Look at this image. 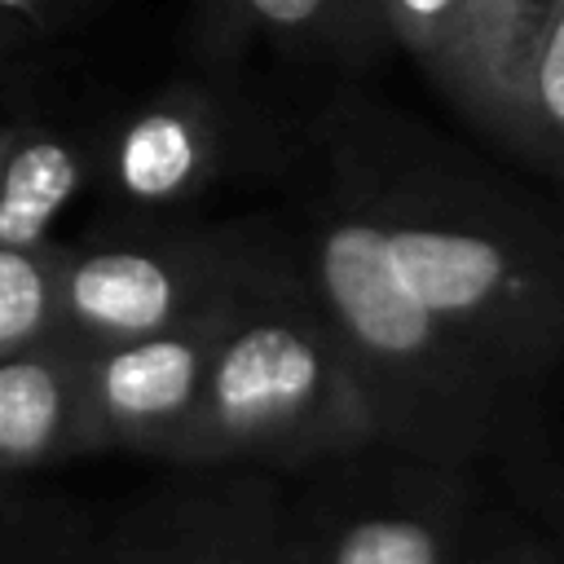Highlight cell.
<instances>
[{
    "instance_id": "obj_16",
    "label": "cell",
    "mask_w": 564,
    "mask_h": 564,
    "mask_svg": "<svg viewBox=\"0 0 564 564\" xmlns=\"http://www.w3.org/2000/svg\"><path fill=\"white\" fill-rule=\"evenodd\" d=\"M97 0H0V75L35 62L40 48L62 40Z\"/></svg>"
},
{
    "instance_id": "obj_2",
    "label": "cell",
    "mask_w": 564,
    "mask_h": 564,
    "mask_svg": "<svg viewBox=\"0 0 564 564\" xmlns=\"http://www.w3.org/2000/svg\"><path fill=\"white\" fill-rule=\"evenodd\" d=\"M295 176V207L282 216L291 264L361 383L379 445L463 467L494 458L524 410L494 370L401 286L375 220L300 150Z\"/></svg>"
},
{
    "instance_id": "obj_8",
    "label": "cell",
    "mask_w": 564,
    "mask_h": 564,
    "mask_svg": "<svg viewBox=\"0 0 564 564\" xmlns=\"http://www.w3.org/2000/svg\"><path fill=\"white\" fill-rule=\"evenodd\" d=\"M282 485L247 471L141 507L62 564H286Z\"/></svg>"
},
{
    "instance_id": "obj_4",
    "label": "cell",
    "mask_w": 564,
    "mask_h": 564,
    "mask_svg": "<svg viewBox=\"0 0 564 564\" xmlns=\"http://www.w3.org/2000/svg\"><path fill=\"white\" fill-rule=\"evenodd\" d=\"M502 520L476 467L366 445L300 471L282 551L286 564H476Z\"/></svg>"
},
{
    "instance_id": "obj_14",
    "label": "cell",
    "mask_w": 564,
    "mask_h": 564,
    "mask_svg": "<svg viewBox=\"0 0 564 564\" xmlns=\"http://www.w3.org/2000/svg\"><path fill=\"white\" fill-rule=\"evenodd\" d=\"M62 242L0 247V357L57 339Z\"/></svg>"
},
{
    "instance_id": "obj_18",
    "label": "cell",
    "mask_w": 564,
    "mask_h": 564,
    "mask_svg": "<svg viewBox=\"0 0 564 564\" xmlns=\"http://www.w3.org/2000/svg\"><path fill=\"white\" fill-rule=\"evenodd\" d=\"M555 542H560V564H564V507H560V538Z\"/></svg>"
},
{
    "instance_id": "obj_9",
    "label": "cell",
    "mask_w": 564,
    "mask_h": 564,
    "mask_svg": "<svg viewBox=\"0 0 564 564\" xmlns=\"http://www.w3.org/2000/svg\"><path fill=\"white\" fill-rule=\"evenodd\" d=\"M101 119H0V247H44L70 203L93 189Z\"/></svg>"
},
{
    "instance_id": "obj_15",
    "label": "cell",
    "mask_w": 564,
    "mask_h": 564,
    "mask_svg": "<svg viewBox=\"0 0 564 564\" xmlns=\"http://www.w3.org/2000/svg\"><path fill=\"white\" fill-rule=\"evenodd\" d=\"M379 13L392 44L410 53L423 66V75L441 88V97L454 106L471 0H379Z\"/></svg>"
},
{
    "instance_id": "obj_7",
    "label": "cell",
    "mask_w": 564,
    "mask_h": 564,
    "mask_svg": "<svg viewBox=\"0 0 564 564\" xmlns=\"http://www.w3.org/2000/svg\"><path fill=\"white\" fill-rule=\"evenodd\" d=\"M225 304L181 326L79 352L84 454L123 449L145 458H181L194 427Z\"/></svg>"
},
{
    "instance_id": "obj_10",
    "label": "cell",
    "mask_w": 564,
    "mask_h": 564,
    "mask_svg": "<svg viewBox=\"0 0 564 564\" xmlns=\"http://www.w3.org/2000/svg\"><path fill=\"white\" fill-rule=\"evenodd\" d=\"M198 35L212 62H234L264 40L278 57L352 70L392 48L379 0H203Z\"/></svg>"
},
{
    "instance_id": "obj_13",
    "label": "cell",
    "mask_w": 564,
    "mask_h": 564,
    "mask_svg": "<svg viewBox=\"0 0 564 564\" xmlns=\"http://www.w3.org/2000/svg\"><path fill=\"white\" fill-rule=\"evenodd\" d=\"M511 159L564 185V0L524 62L511 123Z\"/></svg>"
},
{
    "instance_id": "obj_1",
    "label": "cell",
    "mask_w": 564,
    "mask_h": 564,
    "mask_svg": "<svg viewBox=\"0 0 564 564\" xmlns=\"http://www.w3.org/2000/svg\"><path fill=\"white\" fill-rule=\"evenodd\" d=\"M295 150L375 220L401 286L529 414L564 361V229L485 159L361 93L326 97Z\"/></svg>"
},
{
    "instance_id": "obj_3",
    "label": "cell",
    "mask_w": 564,
    "mask_h": 564,
    "mask_svg": "<svg viewBox=\"0 0 564 564\" xmlns=\"http://www.w3.org/2000/svg\"><path fill=\"white\" fill-rule=\"evenodd\" d=\"M379 445L361 383L308 300L286 229L278 256L225 304L181 467L300 476Z\"/></svg>"
},
{
    "instance_id": "obj_11",
    "label": "cell",
    "mask_w": 564,
    "mask_h": 564,
    "mask_svg": "<svg viewBox=\"0 0 564 564\" xmlns=\"http://www.w3.org/2000/svg\"><path fill=\"white\" fill-rule=\"evenodd\" d=\"M84 454L79 352L62 339L0 357V480Z\"/></svg>"
},
{
    "instance_id": "obj_17",
    "label": "cell",
    "mask_w": 564,
    "mask_h": 564,
    "mask_svg": "<svg viewBox=\"0 0 564 564\" xmlns=\"http://www.w3.org/2000/svg\"><path fill=\"white\" fill-rule=\"evenodd\" d=\"M476 564H560V542L551 533H542L538 524H529L524 516L507 511L498 538L489 542V551Z\"/></svg>"
},
{
    "instance_id": "obj_6",
    "label": "cell",
    "mask_w": 564,
    "mask_h": 564,
    "mask_svg": "<svg viewBox=\"0 0 564 564\" xmlns=\"http://www.w3.org/2000/svg\"><path fill=\"white\" fill-rule=\"evenodd\" d=\"M242 110L212 79H172L101 119L93 189L119 220L185 216L238 163Z\"/></svg>"
},
{
    "instance_id": "obj_12",
    "label": "cell",
    "mask_w": 564,
    "mask_h": 564,
    "mask_svg": "<svg viewBox=\"0 0 564 564\" xmlns=\"http://www.w3.org/2000/svg\"><path fill=\"white\" fill-rule=\"evenodd\" d=\"M555 9L560 0H471L454 110L502 154H511V123H516V93L524 62Z\"/></svg>"
},
{
    "instance_id": "obj_5",
    "label": "cell",
    "mask_w": 564,
    "mask_h": 564,
    "mask_svg": "<svg viewBox=\"0 0 564 564\" xmlns=\"http://www.w3.org/2000/svg\"><path fill=\"white\" fill-rule=\"evenodd\" d=\"M282 247V220H119L62 242L57 339L75 352L154 335L229 304Z\"/></svg>"
}]
</instances>
